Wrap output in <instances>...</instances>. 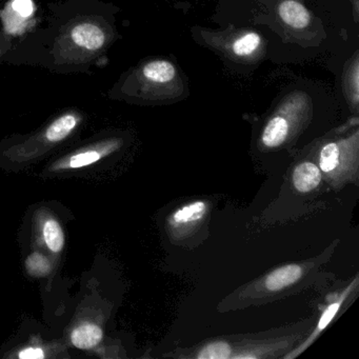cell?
<instances>
[{
	"instance_id": "6da1fadb",
	"label": "cell",
	"mask_w": 359,
	"mask_h": 359,
	"mask_svg": "<svg viewBox=\"0 0 359 359\" xmlns=\"http://www.w3.org/2000/svg\"><path fill=\"white\" fill-rule=\"evenodd\" d=\"M70 39L74 46L83 51L97 52L106 43V34L102 27L94 22H81L70 31Z\"/></svg>"
},
{
	"instance_id": "7a4b0ae2",
	"label": "cell",
	"mask_w": 359,
	"mask_h": 359,
	"mask_svg": "<svg viewBox=\"0 0 359 359\" xmlns=\"http://www.w3.org/2000/svg\"><path fill=\"white\" fill-rule=\"evenodd\" d=\"M207 211L208 205L205 201H196L187 203L172 214L169 218L170 228L177 233L190 231L203 220Z\"/></svg>"
},
{
	"instance_id": "3957f363",
	"label": "cell",
	"mask_w": 359,
	"mask_h": 359,
	"mask_svg": "<svg viewBox=\"0 0 359 359\" xmlns=\"http://www.w3.org/2000/svg\"><path fill=\"white\" fill-rule=\"evenodd\" d=\"M302 268L299 264H291L272 271L264 279V287L270 292H278L299 280Z\"/></svg>"
},
{
	"instance_id": "277c9868",
	"label": "cell",
	"mask_w": 359,
	"mask_h": 359,
	"mask_svg": "<svg viewBox=\"0 0 359 359\" xmlns=\"http://www.w3.org/2000/svg\"><path fill=\"white\" fill-rule=\"evenodd\" d=\"M321 178L323 175L319 167L309 161L299 163L292 174L294 188L302 193H309L315 190L320 184Z\"/></svg>"
},
{
	"instance_id": "5b68a950",
	"label": "cell",
	"mask_w": 359,
	"mask_h": 359,
	"mask_svg": "<svg viewBox=\"0 0 359 359\" xmlns=\"http://www.w3.org/2000/svg\"><path fill=\"white\" fill-rule=\"evenodd\" d=\"M351 289H352V285H350V287H348V289L342 293V295L340 296L339 299H337V302L330 304V306L323 311V315H321L320 319H319L318 323H317L316 329H315L314 331H313V333L309 336L308 339H306V341H304V344H302V346L295 351L294 354L287 355V358H290V357L293 358V357L297 356L299 353L304 352V351L306 350L310 344H312L313 342L315 341V339L320 335L321 332H323V330H325V327H327V325L331 323V321L333 320L334 317L336 316L338 311H339L342 302H344L346 296L350 293Z\"/></svg>"
},
{
	"instance_id": "8992f818",
	"label": "cell",
	"mask_w": 359,
	"mask_h": 359,
	"mask_svg": "<svg viewBox=\"0 0 359 359\" xmlns=\"http://www.w3.org/2000/svg\"><path fill=\"white\" fill-rule=\"evenodd\" d=\"M279 15L285 24L295 29L306 28L310 22L308 10L294 0H285L280 4Z\"/></svg>"
},
{
	"instance_id": "52a82bcc",
	"label": "cell",
	"mask_w": 359,
	"mask_h": 359,
	"mask_svg": "<svg viewBox=\"0 0 359 359\" xmlns=\"http://www.w3.org/2000/svg\"><path fill=\"white\" fill-rule=\"evenodd\" d=\"M102 330L94 323H83L71 334V341L76 348L88 350L94 348L102 341Z\"/></svg>"
},
{
	"instance_id": "ba28073f",
	"label": "cell",
	"mask_w": 359,
	"mask_h": 359,
	"mask_svg": "<svg viewBox=\"0 0 359 359\" xmlns=\"http://www.w3.org/2000/svg\"><path fill=\"white\" fill-rule=\"evenodd\" d=\"M79 118L76 114L67 113L51 123L45 131L49 142H60L68 137L79 125Z\"/></svg>"
},
{
	"instance_id": "9c48e42d",
	"label": "cell",
	"mask_w": 359,
	"mask_h": 359,
	"mask_svg": "<svg viewBox=\"0 0 359 359\" xmlns=\"http://www.w3.org/2000/svg\"><path fill=\"white\" fill-rule=\"evenodd\" d=\"M289 125L283 117H274L269 121L262 133V142L266 148H277L287 140Z\"/></svg>"
},
{
	"instance_id": "30bf717a",
	"label": "cell",
	"mask_w": 359,
	"mask_h": 359,
	"mask_svg": "<svg viewBox=\"0 0 359 359\" xmlns=\"http://www.w3.org/2000/svg\"><path fill=\"white\" fill-rule=\"evenodd\" d=\"M176 70L171 62L165 60H155L149 62L144 68V75L153 83H168L175 77Z\"/></svg>"
},
{
	"instance_id": "8fae6325",
	"label": "cell",
	"mask_w": 359,
	"mask_h": 359,
	"mask_svg": "<svg viewBox=\"0 0 359 359\" xmlns=\"http://www.w3.org/2000/svg\"><path fill=\"white\" fill-rule=\"evenodd\" d=\"M341 163V149L335 142L325 144L319 155V169L323 173L331 174Z\"/></svg>"
},
{
	"instance_id": "7c38bea8",
	"label": "cell",
	"mask_w": 359,
	"mask_h": 359,
	"mask_svg": "<svg viewBox=\"0 0 359 359\" xmlns=\"http://www.w3.org/2000/svg\"><path fill=\"white\" fill-rule=\"evenodd\" d=\"M43 232L48 248L54 253L62 251L65 245V234L60 224L54 219L47 220Z\"/></svg>"
},
{
	"instance_id": "4fadbf2b",
	"label": "cell",
	"mask_w": 359,
	"mask_h": 359,
	"mask_svg": "<svg viewBox=\"0 0 359 359\" xmlns=\"http://www.w3.org/2000/svg\"><path fill=\"white\" fill-rule=\"evenodd\" d=\"M232 356V348L226 341H215L205 344L198 354L199 359H228Z\"/></svg>"
},
{
	"instance_id": "5bb4252c",
	"label": "cell",
	"mask_w": 359,
	"mask_h": 359,
	"mask_svg": "<svg viewBox=\"0 0 359 359\" xmlns=\"http://www.w3.org/2000/svg\"><path fill=\"white\" fill-rule=\"evenodd\" d=\"M102 151L97 150H88L85 152L77 153V154L72 155L68 159L67 163L60 165L62 169H79V168L87 167V165H92L100 161L102 157Z\"/></svg>"
},
{
	"instance_id": "9a60e30c",
	"label": "cell",
	"mask_w": 359,
	"mask_h": 359,
	"mask_svg": "<svg viewBox=\"0 0 359 359\" xmlns=\"http://www.w3.org/2000/svg\"><path fill=\"white\" fill-rule=\"evenodd\" d=\"M27 270L33 276H46L51 272V264L46 256L41 253H33L27 258Z\"/></svg>"
},
{
	"instance_id": "2e32d148",
	"label": "cell",
	"mask_w": 359,
	"mask_h": 359,
	"mask_svg": "<svg viewBox=\"0 0 359 359\" xmlns=\"http://www.w3.org/2000/svg\"><path fill=\"white\" fill-rule=\"evenodd\" d=\"M260 43V37L255 33L245 35L233 46L235 54L239 56L249 55L253 53Z\"/></svg>"
},
{
	"instance_id": "e0dca14e",
	"label": "cell",
	"mask_w": 359,
	"mask_h": 359,
	"mask_svg": "<svg viewBox=\"0 0 359 359\" xmlns=\"http://www.w3.org/2000/svg\"><path fill=\"white\" fill-rule=\"evenodd\" d=\"M45 357V353L41 348H28L20 353L22 359H41Z\"/></svg>"
}]
</instances>
